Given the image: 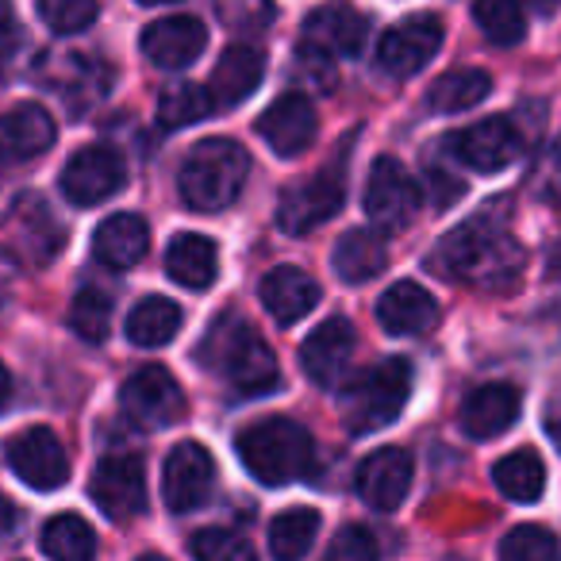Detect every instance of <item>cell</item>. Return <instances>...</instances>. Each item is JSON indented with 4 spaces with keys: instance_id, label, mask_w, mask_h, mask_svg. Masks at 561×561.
<instances>
[{
    "instance_id": "29",
    "label": "cell",
    "mask_w": 561,
    "mask_h": 561,
    "mask_svg": "<svg viewBox=\"0 0 561 561\" xmlns=\"http://www.w3.org/2000/svg\"><path fill=\"white\" fill-rule=\"evenodd\" d=\"M181 323H185V312L173 305L170 297H147L131 308L127 316V339L142 351H154V346H165L178 339Z\"/></svg>"
},
{
    "instance_id": "10",
    "label": "cell",
    "mask_w": 561,
    "mask_h": 561,
    "mask_svg": "<svg viewBox=\"0 0 561 561\" xmlns=\"http://www.w3.org/2000/svg\"><path fill=\"white\" fill-rule=\"evenodd\" d=\"M320 131V116L312 108L308 93H285L257 116V135L277 158H297L316 142Z\"/></svg>"
},
{
    "instance_id": "19",
    "label": "cell",
    "mask_w": 561,
    "mask_h": 561,
    "mask_svg": "<svg viewBox=\"0 0 561 561\" xmlns=\"http://www.w3.org/2000/svg\"><path fill=\"white\" fill-rule=\"evenodd\" d=\"M257 297H262V308L280 328H293V323H300L320 305V285L305 270H297V265H277V270H270L262 277Z\"/></svg>"
},
{
    "instance_id": "26",
    "label": "cell",
    "mask_w": 561,
    "mask_h": 561,
    "mask_svg": "<svg viewBox=\"0 0 561 561\" xmlns=\"http://www.w3.org/2000/svg\"><path fill=\"white\" fill-rule=\"evenodd\" d=\"M9 234H12L16 254L32 265H47L50 254L58 250V242H62V231H58L55 216H50V208L39 196H24V201L16 204Z\"/></svg>"
},
{
    "instance_id": "45",
    "label": "cell",
    "mask_w": 561,
    "mask_h": 561,
    "mask_svg": "<svg viewBox=\"0 0 561 561\" xmlns=\"http://www.w3.org/2000/svg\"><path fill=\"white\" fill-rule=\"evenodd\" d=\"M546 431H550L553 446H558V450H561V400L550 408V412H546Z\"/></svg>"
},
{
    "instance_id": "23",
    "label": "cell",
    "mask_w": 561,
    "mask_h": 561,
    "mask_svg": "<svg viewBox=\"0 0 561 561\" xmlns=\"http://www.w3.org/2000/svg\"><path fill=\"white\" fill-rule=\"evenodd\" d=\"M55 147V119L43 104H16L0 112V158L24 162Z\"/></svg>"
},
{
    "instance_id": "13",
    "label": "cell",
    "mask_w": 561,
    "mask_h": 561,
    "mask_svg": "<svg viewBox=\"0 0 561 561\" xmlns=\"http://www.w3.org/2000/svg\"><path fill=\"white\" fill-rule=\"evenodd\" d=\"M127 170L124 158L112 147H85L66 162L62 170V193L78 208H93V204L108 201L112 193H119Z\"/></svg>"
},
{
    "instance_id": "38",
    "label": "cell",
    "mask_w": 561,
    "mask_h": 561,
    "mask_svg": "<svg viewBox=\"0 0 561 561\" xmlns=\"http://www.w3.org/2000/svg\"><path fill=\"white\" fill-rule=\"evenodd\" d=\"M216 16L234 35H257L273 24L277 9H273V0H216Z\"/></svg>"
},
{
    "instance_id": "44",
    "label": "cell",
    "mask_w": 561,
    "mask_h": 561,
    "mask_svg": "<svg viewBox=\"0 0 561 561\" xmlns=\"http://www.w3.org/2000/svg\"><path fill=\"white\" fill-rule=\"evenodd\" d=\"M12 527H16V507L9 496H0V538H9Z\"/></svg>"
},
{
    "instance_id": "17",
    "label": "cell",
    "mask_w": 561,
    "mask_h": 561,
    "mask_svg": "<svg viewBox=\"0 0 561 561\" xmlns=\"http://www.w3.org/2000/svg\"><path fill=\"white\" fill-rule=\"evenodd\" d=\"M354 346H358V335H354V323L335 316V320H323L312 335L300 346V366L312 377L320 389H331L346 377L354 358Z\"/></svg>"
},
{
    "instance_id": "43",
    "label": "cell",
    "mask_w": 561,
    "mask_h": 561,
    "mask_svg": "<svg viewBox=\"0 0 561 561\" xmlns=\"http://www.w3.org/2000/svg\"><path fill=\"white\" fill-rule=\"evenodd\" d=\"M16 43V20H12V0H0V50Z\"/></svg>"
},
{
    "instance_id": "31",
    "label": "cell",
    "mask_w": 561,
    "mask_h": 561,
    "mask_svg": "<svg viewBox=\"0 0 561 561\" xmlns=\"http://www.w3.org/2000/svg\"><path fill=\"white\" fill-rule=\"evenodd\" d=\"M492 481L515 504H535L546 492V466L535 450H512L507 458L496 461L492 469Z\"/></svg>"
},
{
    "instance_id": "42",
    "label": "cell",
    "mask_w": 561,
    "mask_h": 561,
    "mask_svg": "<svg viewBox=\"0 0 561 561\" xmlns=\"http://www.w3.org/2000/svg\"><path fill=\"white\" fill-rule=\"evenodd\" d=\"M538 188H542L546 201L561 204V142L550 150V158H546L542 173H538Z\"/></svg>"
},
{
    "instance_id": "20",
    "label": "cell",
    "mask_w": 561,
    "mask_h": 561,
    "mask_svg": "<svg viewBox=\"0 0 561 561\" xmlns=\"http://www.w3.org/2000/svg\"><path fill=\"white\" fill-rule=\"evenodd\" d=\"M377 323L389 335H423L438 323V305L423 285L415 280H397L377 300Z\"/></svg>"
},
{
    "instance_id": "35",
    "label": "cell",
    "mask_w": 561,
    "mask_h": 561,
    "mask_svg": "<svg viewBox=\"0 0 561 561\" xmlns=\"http://www.w3.org/2000/svg\"><path fill=\"white\" fill-rule=\"evenodd\" d=\"M473 20L500 47H515L527 35V16L519 0H473Z\"/></svg>"
},
{
    "instance_id": "16",
    "label": "cell",
    "mask_w": 561,
    "mask_h": 561,
    "mask_svg": "<svg viewBox=\"0 0 561 561\" xmlns=\"http://www.w3.org/2000/svg\"><path fill=\"white\" fill-rule=\"evenodd\" d=\"M412 477H415L412 454L400 450V446H381V450H374L358 466L354 489H358V496L374 512H397L404 504L408 489H412Z\"/></svg>"
},
{
    "instance_id": "39",
    "label": "cell",
    "mask_w": 561,
    "mask_h": 561,
    "mask_svg": "<svg viewBox=\"0 0 561 561\" xmlns=\"http://www.w3.org/2000/svg\"><path fill=\"white\" fill-rule=\"evenodd\" d=\"M188 550H193V558H201V561H247L250 558V542L231 527L196 530Z\"/></svg>"
},
{
    "instance_id": "14",
    "label": "cell",
    "mask_w": 561,
    "mask_h": 561,
    "mask_svg": "<svg viewBox=\"0 0 561 561\" xmlns=\"http://www.w3.org/2000/svg\"><path fill=\"white\" fill-rule=\"evenodd\" d=\"M450 150L461 165L477 173H500L519 158L523 150V135L515 131L512 119L504 116H492V119H481V124L466 127L450 139Z\"/></svg>"
},
{
    "instance_id": "28",
    "label": "cell",
    "mask_w": 561,
    "mask_h": 561,
    "mask_svg": "<svg viewBox=\"0 0 561 561\" xmlns=\"http://www.w3.org/2000/svg\"><path fill=\"white\" fill-rule=\"evenodd\" d=\"M331 265H335V273L346 280V285H362V280H374L377 273L389 265V250H385V242L377 231L354 227V231L339 234Z\"/></svg>"
},
{
    "instance_id": "41",
    "label": "cell",
    "mask_w": 561,
    "mask_h": 561,
    "mask_svg": "<svg viewBox=\"0 0 561 561\" xmlns=\"http://www.w3.org/2000/svg\"><path fill=\"white\" fill-rule=\"evenodd\" d=\"M331 558L335 561H369L377 558V538L369 535L366 527H343L335 535V542H331Z\"/></svg>"
},
{
    "instance_id": "36",
    "label": "cell",
    "mask_w": 561,
    "mask_h": 561,
    "mask_svg": "<svg viewBox=\"0 0 561 561\" xmlns=\"http://www.w3.org/2000/svg\"><path fill=\"white\" fill-rule=\"evenodd\" d=\"M70 328L78 339H85L89 346L104 343L112 331V300L101 289H81L70 305Z\"/></svg>"
},
{
    "instance_id": "46",
    "label": "cell",
    "mask_w": 561,
    "mask_h": 561,
    "mask_svg": "<svg viewBox=\"0 0 561 561\" xmlns=\"http://www.w3.org/2000/svg\"><path fill=\"white\" fill-rule=\"evenodd\" d=\"M9 392H12V377H9V369L0 366V408H4V400H9Z\"/></svg>"
},
{
    "instance_id": "15",
    "label": "cell",
    "mask_w": 561,
    "mask_h": 561,
    "mask_svg": "<svg viewBox=\"0 0 561 561\" xmlns=\"http://www.w3.org/2000/svg\"><path fill=\"white\" fill-rule=\"evenodd\" d=\"M216 481V461L201 443H181L162 466V500L170 512H193L208 500Z\"/></svg>"
},
{
    "instance_id": "22",
    "label": "cell",
    "mask_w": 561,
    "mask_h": 561,
    "mask_svg": "<svg viewBox=\"0 0 561 561\" xmlns=\"http://www.w3.org/2000/svg\"><path fill=\"white\" fill-rule=\"evenodd\" d=\"M265 78V55L250 43H231V47L219 55L216 70H211V101L216 108H234L239 101H247Z\"/></svg>"
},
{
    "instance_id": "24",
    "label": "cell",
    "mask_w": 561,
    "mask_h": 561,
    "mask_svg": "<svg viewBox=\"0 0 561 561\" xmlns=\"http://www.w3.org/2000/svg\"><path fill=\"white\" fill-rule=\"evenodd\" d=\"M305 43L331 58H351L366 47V16L351 4H323L305 20Z\"/></svg>"
},
{
    "instance_id": "21",
    "label": "cell",
    "mask_w": 561,
    "mask_h": 561,
    "mask_svg": "<svg viewBox=\"0 0 561 561\" xmlns=\"http://www.w3.org/2000/svg\"><path fill=\"white\" fill-rule=\"evenodd\" d=\"M515 420H519V389L512 385H481L477 392H469L458 415L461 431L477 443L504 435Z\"/></svg>"
},
{
    "instance_id": "1",
    "label": "cell",
    "mask_w": 561,
    "mask_h": 561,
    "mask_svg": "<svg viewBox=\"0 0 561 561\" xmlns=\"http://www.w3.org/2000/svg\"><path fill=\"white\" fill-rule=\"evenodd\" d=\"M435 265L473 289H512L527 265V254L504 227L473 219L438 242Z\"/></svg>"
},
{
    "instance_id": "7",
    "label": "cell",
    "mask_w": 561,
    "mask_h": 561,
    "mask_svg": "<svg viewBox=\"0 0 561 561\" xmlns=\"http://www.w3.org/2000/svg\"><path fill=\"white\" fill-rule=\"evenodd\" d=\"M438 47H443V20L420 12V16L400 20L397 27H389V32L381 35V43H377V62H381V70L392 73V78H415V73L438 55Z\"/></svg>"
},
{
    "instance_id": "9",
    "label": "cell",
    "mask_w": 561,
    "mask_h": 561,
    "mask_svg": "<svg viewBox=\"0 0 561 561\" xmlns=\"http://www.w3.org/2000/svg\"><path fill=\"white\" fill-rule=\"evenodd\" d=\"M119 404L142 427H173V423L185 415V392L170 377V369L147 366L135 377H127L124 392H119Z\"/></svg>"
},
{
    "instance_id": "4",
    "label": "cell",
    "mask_w": 561,
    "mask_h": 561,
    "mask_svg": "<svg viewBox=\"0 0 561 561\" xmlns=\"http://www.w3.org/2000/svg\"><path fill=\"white\" fill-rule=\"evenodd\" d=\"M408 397H412V366L404 358H385L343 385L339 408L354 435H369V431L389 427L404 412Z\"/></svg>"
},
{
    "instance_id": "3",
    "label": "cell",
    "mask_w": 561,
    "mask_h": 561,
    "mask_svg": "<svg viewBox=\"0 0 561 561\" xmlns=\"http://www.w3.org/2000/svg\"><path fill=\"white\" fill-rule=\"evenodd\" d=\"M204 362H211L242 397H265L277 389V358H273L270 343L262 339V331L250 328L239 316H224L208 331Z\"/></svg>"
},
{
    "instance_id": "8",
    "label": "cell",
    "mask_w": 561,
    "mask_h": 561,
    "mask_svg": "<svg viewBox=\"0 0 561 561\" xmlns=\"http://www.w3.org/2000/svg\"><path fill=\"white\" fill-rule=\"evenodd\" d=\"M9 466L27 489L55 492L70 477V458H66L62 438L50 427H27L9 443Z\"/></svg>"
},
{
    "instance_id": "25",
    "label": "cell",
    "mask_w": 561,
    "mask_h": 561,
    "mask_svg": "<svg viewBox=\"0 0 561 561\" xmlns=\"http://www.w3.org/2000/svg\"><path fill=\"white\" fill-rule=\"evenodd\" d=\"M150 250V224L135 211H116L93 234V254L108 270H131Z\"/></svg>"
},
{
    "instance_id": "40",
    "label": "cell",
    "mask_w": 561,
    "mask_h": 561,
    "mask_svg": "<svg viewBox=\"0 0 561 561\" xmlns=\"http://www.w3.org/2000/svg\"><path fill=\"white\" fill-rule=\"evenodd\" d=\"M39 16L55 35H78L96 20V0H39Z\"/></svg>"
},
{
    "instance_id": "6",
    "label": "cell",
    "mask_w": 561,
    "mask_h": 561,
    "mask_svg": "<svg viewBox=\"0 0 561 561\" xmlns=\"http://www.w3.org/2000/svg\"><path fill=\"white\" fill-rule=\"evenodd\" d=\"M420 211V185L397 158H377L366 181V216L381 231H400Z\"/></svg>"
},
{
    "instance_id": "37",
    "label": "cell",
    "mask_w": 561,
    "mask_h": 561,
    "mask_svg": "<svg viewBox=\"0 0 561 561\" xmlns=\"http://www.w3.org/2000/svg\"><path fill=\"white\" fill-rule=\"evenodd\" d=\"M558 550H561L558 538L546 527H535V523H523V527H515L500 542V558L507 561H550L558 558Z\"/></svg>"
},
{
    "instance_id": "5",
    "label": "cell",
    "mask_w": 561,
    "mask_h": 561,
    "mask_svg": "<svg viewBox=\"0 0 561 561\" xmlns=\"http://www.w3.org/2000/svg\"><path fill=\"white\" fill-rule=\"evenodd\" d=\"M239 458L262 484H289L312 469V435L293 420L250 423L239 435Z\"/></svg>"
},
{
    "instance_id": "18",
    "label": "cell",
    "mask_w": 561,
    "mask_h": 561,
    "mask_svg": "<svg viewBox=\"0 0 561 561\" xmlns=\"http://www.w3.org/2000/svg\"><path fill=\"white\" fill-rule=\"evenodd\" d=\"M208 47V32L196 16H162L142 32V50L162 70H188Z\"/></svg>"
},
{
    "instance_id": "34",
    "label": "cell",
    "mask_w": 561,
    "mask_h": 561,
    "mask_svg": "<svg viewBox=\"0 0 561 561\" xmlns=\"http://www.w3.org/2000/svg\"><path fill=\"white\" fill-rule=\"evenodd\" d=\"M211 108H216L211 89L193 85V81H178V85L162 89V96H158V119H162V127L201 124Z\"/></svg>"
},
{
    "instance_id": "27",
    "label": "cell",
    "mask_w": 561,
    "mask_h": 561,
    "mask_svg": "<svg viewBox=\"0 0 561 561\" xmlns=\"http://www.w3.org/2000/svg\"><path fill=\"white\" fill-rule=\"evenodd\" d=\"M165 273L185 289H208L219 273V247L204 234H178L165 250Z\"/></svg>"
},
{
    "instance_id": "2",
    "label": "cell",
    "mask_w": 561,
    "mask_h": 561,
    "mask_svg": "<svg viewBox=\"0 0 561 561\" xmlns=\"http://www.w3.org/2000/svg\"><path fill=\"white\" fill-rule=\"evenodd\" d=\"M250 178V154L231 139H204L188 150L178 173V193L193 211H224L239 201Z\"/></svg>"
},
{
    "instance_id": "12",
    "label": "cell",
    "mask_w": 561,
    "mask_h": 561,
    "mask_svg": "<svg viewBox=\"0 0 561 561\" xmlns=\"http://www.w3.org/2000/svg\"><path fill=\"white\" fill-rule=\"evenodd\" d=\"M93 500L108 519L127 523L147 512V477L135 454H112L93 473Z\"/></svg>"
},
{
    "instance_id": "32",
    "label": "cell",
    "mask_w": 561,
    "mask_h": 561,
    "mask_svg": "<svg viewBox=\"0 0 561 561\" xmlns=\"http://www.w3.org/2000/svg\"><path fill=\"white\" fill-rule=\"evenodd\" d=\"M39 550L55 561H85L96 553V535L78 512H62L43 527Z\"/></svg>"
},
{
    "instance_id": "47",
    "label": "cell",
    "mask_w": 561,
    "mask_h": 561,
    "mask_svg": "<svg viewBox=\"0 0 561 561\" xmlns=\"http://www.w3.org/2000/svg\"><path fill=\"white\" fill-rule=\"evenodd\" d=\"M139 4H173V0H139Z\"/></svg>"
},
{
    "instance_id": "30",
    "label": "cell",
    "mask_w": 561,
    "mask_h": 561,
    "mask_svg": "<svg viewBox=\"0 0 561 561\" xmlns=\"http://www.w3.org/2000/svg\"><path fill=\"white\" fill-rule=\"evenodd\" d=\"M492 89V78L484 70H450L443 78L431 81L427 89V108L438 116H454V112H466L473 104H481Z\"/></svg>"
},
{
    "instance_id": "11",
    "label": "cell",
    "mask_w": 561,
    "mask_h": 561,
    "mask_svg": "<svg viewBox=\"0 0 561 561\" xmlns=\"http://www.w3.org/2000/svg\"><path fill=\"white\" fill-rule=\"evenodd\" d=\"M343 173L323 170L305 185H293L277 204V227L285 234H308L320 224H328L343 208Z\"/></svg>"
},
{
    "instance_id": "33",
    "label": "cell",
    "mask_w": 561,
    "mask_h": 561,
    "mask_svg": "<svg viewBox=\"0 0 561 561\" xmlns=\"http://www.w3.org/2000/svg\"><path fill=\"white\" fill-rule=\"evenodd\" d=\"M320 512L316 507H289L270 523V553L280 561L305 558L320 535Z\"/></svg>"
}]
</instances>
